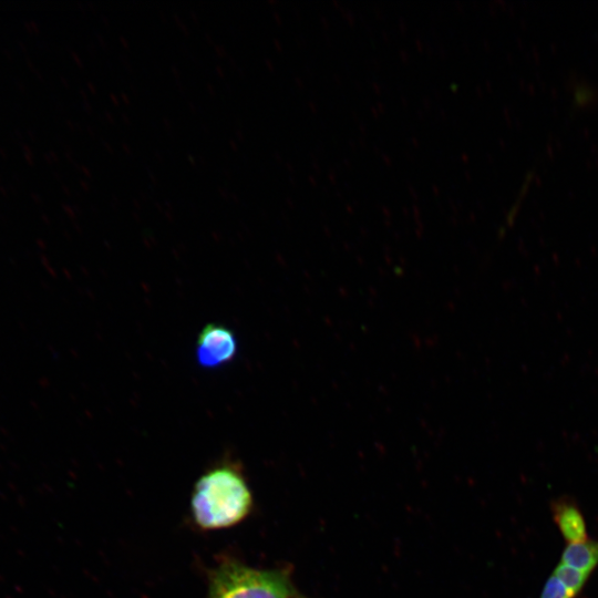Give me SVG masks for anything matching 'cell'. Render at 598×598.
<instances>
[{"label": "cell", "instance_id": "cell-1", "mask_svg": "<svg viewBox=\"0 0 598 598\" xmlns=\"http://www.w3.org/2000/svg\"><path fill=\"white\" fill-rule=\"evenodd\" d=\"M252 507V494L240 467L223 461L206 471L195 483L190 513L202 529L215 530L243 522Z\"/></svg>", "mask_w": 598, "mask_h": 598}, {"label": "cell", "instance_id": "cell-2", "mask_svg": "<svg viewBox=\"0 0 598 598\" xmlns=\"http://www.w3.org/2000/svg\"><path fill=\"white\" fill-rule=\"evenodd\" d=\"M287 569H259L234 558L223 559L208 577L207 598H290Z\"/></svg>", "mask_w": 598, "mask_h": 598}, {"label": "cell", "instance_id": "cell-3", "mask_svg": "<svg viewBox=\"0 0 598 598\" xmlns=\"http://www.w3.org/2000/svg\"><path fill=\"white\" fill-rule=\"evenodd\" d=\"M238 350L235 333L224 324L208 323L196 341V360L205 369H218L230 363Z\"/></svg>", "mask_w": 598, "mask_h": 598}, {"label": "cell", "instance_id": "cell-4", "mask_svg": "<svg viewBox=\"0 0 598 598\" xmlns=\"http://www.w3.org/2000/svg\"><path fill=\"white\" fill-rule=\"evenodd\" d=\"M551 512L554 522L567 544L588 538L586 520L576 504L561 498L553 504Z\"/></svg>", "mask_w": 598, "mask_h": 598}, {"label": "cell", "instance_id": "cell-5", "mask_svg": "<svg viewBox=\"0 0 598 598\" xmlns=\"http://www.w3.org/2000/svg\"><path fill=\"white\" fill-rule=\"evenodd\" d=\"M559 563L591 575L598 567V539L587 538L578 543H568Z\"/></svg>", "mask_w": 598, "mask_h": 598}, {"label": "cell", "instance_id": "cell-6", "mask_svg": "<svg viewBox=\"0 0 598 598\" xmlns=\"http://www.w3.org/2000/svg\"><path fill=\"white\" fill-rule=\"evenodd\" d=\"M553 575L556 576L576 596L582 591L590 577L589 574L579 571L561 563L556 565L553 570Z\"/></svg>", "mask_w": 598, "mask_h": 598}, {"label": "cell", "instance_id": "cell-7", "mask_svg": "<svg viewBox=\"0 0 598 598\" xmlns=\"http://www.w3.org/2000/svg\"><path fill=\"white\" fill-rule=\"evenodd\" d=\"M577 596L568 589L553 574L545 581L539 598H576Z\"/></svg>", "mask_w": 598, "mask_h": 598}, {"label": "cell", "instance_id": "cell-8", "mask_svg": "<svg viewBox=\"0 0 598 598\" xmlns=\"http://www.w3.org/2000/svg\"><path fill=\"white\" fill-rule=\"evenodd\" d=\"M290 598H303V597H299L296 594H293Z\"/></svg>", "mask_w": 598, "mask_h": 598}]
</instances>
